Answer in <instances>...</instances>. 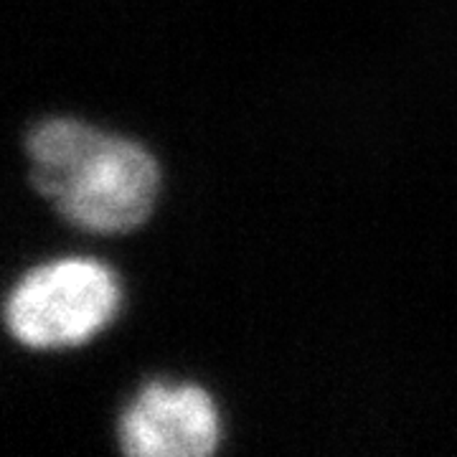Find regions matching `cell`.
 <instances>
[{"label":"cell","instance_id":"1","mask_svg":"<svg viewBox=\"0 0 457 457\" xmlns=\"http://www.w3.org/2000/svg\"><path fill=\"white\" fill-rule=\"evenodd\" d=\"M23 147L31 188L74 228L122 234L153 212L161 168L130 137L74 117H46L26 132Z\"/></svg>","mask_w":457,"mask_h":457},{"label":"cell","instance_id":"2","mask_svg":"<svg viewBox=\"0 0 457 457\" xmlns=\"http://www.w3.org/2000/svg\"><path fill=\"white\" fill-rule=\"evenodd\" d=\"M114 272L95 257H62L29 270L3 303V323L26 348H74L120 311Z\"/></svg>","mask_w":457,"mask_h":457},{"label":"cell","instance_id":"3","mask_svg":"<svg viewBox=\"0 0 457 457\" xmlns=\"http://www.w3.org/2000/svg\"><path fill=\"white\" fill-rule=\"evenodd\" d=\"M128 457H209L221 442L219 411L196 384L147 381L117 422Z\"/></svg>","mask_w":457,"mask_h":457}]
</instances>
